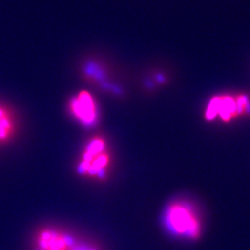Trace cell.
Returning <instances> with one entry per match:
<instances>
[{
    "instance_id": "1",
    "label": "cell",
    "mask_w": 250,
    "mask_h": 250,
    "mask_svg": "<svg viewBox=\"0 0 250 250\" xmlns=\"http://www.w3.org/2000/svg\"><path fill=\"white\" fill-rule=\"evenodd\" d=\"M164 225L169 232L184 240L197 241L203 233V223L196 206L188 200H174L166 207Z\"/></svg>"
},
{
    "instance_id": "2",
    "label": "cell",
    "mask_w": 250,
    "mask_h": 250,
    "mask_svg": "<svg viewBox=\"0 0 250 250\" xmlns=\"http://www.w3.org/2000/svg\"><path fill=\"white\" fill-rule=\"evenodd\" d=\"M112 164V153L107 139L101 135H95L85 143L81 152L76 171L84 178L105 181Z\"/></svg>"
},
{
    "instance_id": "3",
    "label": "cell",
    "mask_w": 250,
    "mask_h": 250,
    "mask_svg": "<svg viewBox=\"0 0 250 250\" xmlns=\"http://www.w3.org/2000/svg\"><path fill=\"white\" fill-rule=\"evenodd\" d=\"M250 117V96L247 93H224L208 99L204 119L208 123L230 124Z\"/></svg>"
},
{
    "instance_id": "4",
    "label": "cell",
    "mask_w": 250,
    "mask_h": 250,
    "mask_svg": "<svg viewBox=\"0 0 250 250\" xmlns=\"http://www.w3.org/2000/svg\"><path fill=\"white\" fill-rule=\"evenodd\" d=\"M81 237L60 226H45L36 232L32 250H75Z\"/></svg>"
},
{
    "instance_id": "5",
    "label": "cell",
    "mask_w": 250,
    "mask_h": 250,
    "mask_svg": "<svg viewBox=\"0 0 250 250\" xmlns=\"http://www.w3.org/2000/svg\"><path fill=\"white\" fill-rule=\"evenodd\" d=\"M69 113L75 121L85 127H92L98 124L99 108L95 97L86 90H82L70 99Z\"/></svg>"
},
{
    "instance_id": "6",
    "label": "cell",
    "mask_w": 250,
    "mask_h": 250,
    "mask_svg": "<svg viewBox=\"0 0 250 250\" xmlns=\"http://www.w3.org/2000/svg\"><path fill=\"white\" fill-rule=\"evenodd\" d=\"M16 119L9 107L0 105V143L9 142L16 134Z\"/></svg>"
}]
</instances>
